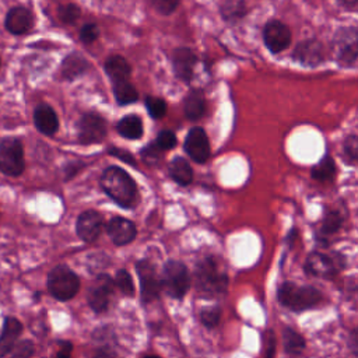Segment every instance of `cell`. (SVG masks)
Instances as JSON below:
<instances>
[{
  "label": "cell",
  "mask_w": 358,
  "mask_h": 358,
  "mask_svg": "<svg viewBox=\"0 0 358 358\" xmlns=\"http://www.w3.org/2000/svg\"><path fill=\"white\" fill-rule=\"evenodd\" d=\"M103 192L120 207L133 208L138 203V190L131 176L119 166H108L101 176Z\"/></svg>",
  "instance_id": "6da1fadb"
},
{
  "label": "cell",
  "mask_w": 358,
  "mask_h": 358,
  "mask_svg": "<svg viewBox=\"0 0 358 358\" xmlns=\"http://www.w3.org/2000/svg\"><path fill=\"white\" fill-rule=\"evenodd\" d=\"M145 106L148 109V113L154 117V119H161L165 112H166V103L162 98H157V96H151L148 95L145 98Z\"/></svg>",
  "instance_id": "836d02e7"
},
{
  "label": "cell",
  "mask_w": 358,
  "mask_h": 358,
  "mask_svg": "<svg viewBox=\"0 0 358 358\" xmlns=\"http://www.w3.org/2000/svg\"><path fill=\"white\" fill-rule=\"evenodd\" d=\"M343 7H345L350 11H355L358 6V0H337Z\"/></svg>",
  "instance_id": "ee69618b"
},
{
  "label": "cell",
  "mask_w": 358,
  "mask_h": 358,
  "mask_svg": "<svg viewBox=\"0 0 358 358\" xmlns=\"http://www.w3.org/2000/svg\"><path fill=\"white\" fill-rule=\"evenodd\" d=\"M106 136L105 119L94 112H88L81 116L78 122V141L81 144L101 143Z\"/></svg>",
  "instance_id": "30bf717a"
},
{
  "label": "cell",
  "mask_w": 358,
  "mask_h": 358,
  "mask_svg": "<svg viewBox=\"0 0 358 358\" xmlns=\"http://www.w3.org/2000/svg\"><path fill=\"white\" fill-rule=\"evenodd\" d=\"M200 320L201 323L211 329V327H215L221 319V309L220 306H207V308H203L200 310Z\"/></svg>",
  "instance_id": "d6a6232c"
},
{
  "label": "cell",
  "mask_w": 358,
  "mask_h": 358,
  "mask_svg": "<svg viewBox=\"0 0 358 358\" xmlns=\"http://www.w3.org/2000/svg\"><path fill=\"white\" fill-rule=\"evenodd\" d=\"M169 173L172 179L182 186H187L193 180V169L190 164L180 157H176L169 162Z\"/></svg>",
  "instance_id": "d4e9b609"
},
{
  "label": "cell",
  "mask_w": 358,
  "mask_h": 358,
  "mask_svg": "<svg viewBox=\"0 0 358 358\" xmlns=\"http://www.w3.org/2000/svg\"><path fill=\"white\" fill-rule=\"evenodd\" d=\"M24 147L15 137H6L0 141V172L7 176H18L24 172Z\"/></svg>",
  "instance_id": "8992f818"
},
{
  "label": "cell",
  "mask_w": 358,
  "mask_h": 358,
  "mask_svg": "<svg viewBox=\"0 0 358 358\" xmlns=\"http://www.w3.org/2000/svg\"><path fill=\"white\" fill-rule=\"evenodd\" d=\"M161 287L173 299H182L190 288V274L186 266L178 260H168L164 264Z\"/></svg>",
  "instance_id": "5b68a950"
},
{
  "label": "cell",
  "mask_w": 358,
  "mask_h": 358,
  "mask_svg": "<svg viewBox=\"0 0 358 358\" xmlns=\"http://www.w3.org/2000/svg\"><path fill=\"white\" fill-rule=\"evenodd\" d=\"M143 358H159V357H157V355H145Z\"/></svg>",
  "instance_id": "f6af8a7d"
},
{
  "label": "cell",
  "mask_w": 358,
  "mask_h": 358,
  "mask_svg": "<svg viewBox=\"0 0 358 358\" xmlns=\"http://www.w3.org/2000/svg\"><path fill=\"white\" fill-rule=\"evenodd\" d=\"M108 235L116 246H124L134 241L137 235L136 225L124 217H113L106 225Z\"/></svg>",
  "instance_id": "5bb4252c"
},
{
  "label": "cell",
  "mask_w": 358,
  "mask_h": 358,
  "mask_svg": "<svg viewBox=\"0 0 358 358\" xmlns=\"http://www.w3.org/2000/svg\"><path fill=\"white\" fill-rule=\"evenodd\" d=\"M305 271L317 278H331L337 271L334 260L320 252H312L306 257Z\"/></svg>",
  "instance_id": "2e32d148"
},
{
  "label": "cell",
  "mask_w": 358,
  "mask_h": 358,
  "mask_svg": "<svg viewBox=\"0 0 358 358\" xmlns=\"http://www.w3.org/2000/svg\"><path fill=\"white\" fill-rule=\"evenodd\" d=\"M59 350L55 355V358H71V351H73V345L70 341H60L59 343Z\"/></svg>",
  "instance_id": "60d3db41"
},
{
  "label": "cell",
  "mask_w": 358,
  "mask_h": 358,
  "mask_svg": "<svg viewBox=\"0 0 358 358\" xmlns=\"http://www.w3.org/2000/svg\"><path fill=\"white\" fill-rule=\"evenodd\" d=\"M155 144L161 150H171L176 145V136L171 130H162L155 138Z\"/></svg>",
  "instance_id": "8d00e7d4"
},
{
  "label": "cell",
  "mask_w": 358,
  "mask_h": 358,
  "mask_svg": "<svg viewBox=\"0 0 358 358\" xmlns=\"http://www.w3.org/2000/svg\"><path fill=\"white\" fill-rule=\"evenodd\" d=\"M196 55L189 48H179L173 52L172 66L175 76L183 81H190L193 77V69L196 66Z\"/></svg>",
  "instance_id": "ac0fdd59"
},
{
  "label": "cell",
  "mask_w": 358,
  "mask_h": 358,
  "mask_svg": "<svg viewBox=\"0 0 358 358\" xmlns=\"http://www.w3.org/2000/svg\"><path fill=\"white\" fill-rule=\"evenodd\" d=\"M337 62L344 67H355L358 56V34L354 27L341 28L334 36Z\"/></svg>",
  "instance_id": "52a82bcc"
},
{
  "label": "cell",
  "mask_w": 358,
  "mask_h": 358,
  "mask_svg": "<svg viewBox=\"0 0 358 358\" xmlns=\"http://www.w3.org/2000/svg\"><path fill=\"white\" fill-rule=\"evenodd\" d=\"M34 352H35V347L31 340L17 341L13 350L10 351L11 358H31Z\"/></svg>",
  "instance_id": "e575fe53"
},
{
  "label": "cell",
  "mask_w": 358,
  "mask_h": 358,
  "mask_svg": "<svg viewBox=\"0 0 358 358\" xmlns=\"http://www.w3.org/2000/svg\"><path fill=\"white\" fill-rule=\"evenodd\" d=\"M32 25H34V15L25 7H21V6L13 7L6 15L4 27L8 32L14 35L27 34L32 28Z\"/></svg>",
  "instance_id": "e0dca14e"
},
{
  "label": "cell",
  "mask_w": 358,
  "mask_h": 358,
  "mask_svg": "<svg viewBox=\"0 0 358 358\" xmlns=\"http://www.w3.org/2000/svg\"><path fill=\"white\" fill-rule=\"evenodd\" d=\"M113 285H116L124 296H129V298L134 296L133 277L126 268H120L116 271L115 278H113Z\"/></svg>",
  "instance_id": "f1b7e54d"
},
{
  "label": "cell",
  "mask_w": 358,
  "mask_h": 358,
  "mask_svg": "<svg viewBox=\"0 0 358 358\" xmlns=\"http://www.w3.org/2000/svg\"><path fill=\"white\" fill-rule=\"evenodd\" d=\"M35 127L45 136H52L59 129V119L56 112L48 103H41L34 112Z\"/></svg>",
  "instance_id": "ffe728a7"
},
{
  "label": "cell",
  "mask_w": 358,
  "mask_h": 358,
  "mask_svg": "<svg viewBox=\"0 0 358 358\" xmlns=\"http://www.w3.org/2000/svg\"><path fill=\"white\" fill-rule=\"evenodd\" d=\"M113 288H115L113 280L109 274H105V273L98 274L88 289L90 308L96 313L105 312L109 306L110 296L113 295Z\"/></svg>",
  "instance_id": "9c48e42d"
},
{
  "label": "cell",
  "mask_w": 358,
  "mask_h": 358,
  "mask_svg": "<svg viewBox=\"0 0 358 358\" xmlns=\"http://www.w3.org/2000/svg\"><path fill=\"white\" fill-rule=\"evenodd\" d=\"M81 11L80 7L70 3V4H64L59 7V18L64 22V24H74L78 17H80Z\"/></svg>",
  "instance_id": "d590c367"
},
{
  "label": "cell",
  "mask_w": 358,
  "mask_h": 358,
  "mask_svg": "<svg viewBox=\"0 0 358 358\" xmlns=\"http://www.w3.org/2000/svg\"><path fill=\"white\" fill-rule=\"evenodd\" d=\"M161 148H158V145L154 143V144H150L147 145L144 150H143V157L144 159L148 162V164H157L158 159L161 158Z\"/></svg>",
  "instance_id": "ab89813d"
},
{
  "label": "cell",
  "mask_w": 358,
  "mask_h": 358,
  "mask_svg": "<svg viewBox=\"0 0 358 358\" xmlns=\"http://www.w3.org/2000/svg\"><path fill=\"white\" fill-rule=\"evenodd\" d=\"M186 154L197 164H204L210 157V143L203 127H193L185 138Z\"/></svg>",
  "instance_id": "8fae6325"
},
{
  "label": "cell",
  "mask_w": 358,
  "mask_h": 358,
  "mask_svg": "<svg viewBox=\"0 0 358 358\" xmlns=\"http://www.w3.org/2000/svg\"><path fill=\"white\" fill-rule=\"evenodd\" d=\"M183 109H185V115L187 119H190V120L200 119L206 110V99H204L203 91L192 90L185 98Z\"/></svg>",
  "instance_id": "603a6c76"
},
{
  "label": "cell",
  "mask_w": 358,
  "mask_h": 358,
  "mask_svg": "<svg viewBox=\"0 0 358 358\" xmlns=\"http://www.w3.org/2000/svg\"><path fill=\"white\" fill-rule=\"evenodd\" d=\"M341 222H343V220H341V217L337 211L326 213L324 220H323L322 227H320V231H319V236H322V238L331 236L333 234H336L340 229Z\"/></svg>",
  "instance_id": "f546056e"
},
{
  "label": "cell",
  "mask_w": 358,
  "mask_h": 358,
  "mask_svg": "<svg viewBox=\"0 0 358 358\" xmlns=\"http://www.w3.org/2000/svg\"><path fill=\"white\" fill-rule=\"evenodd\" d=\"M88 62L78 53H70L62 63L60 74L64 80H76L88 70Z\"/></svg>",
  "instance_id": "44dd1931"
},
{
  "label": "cell",
  "mask_w": 358,
  "mask_h": 358,
  "mask_svg": "<svg viewBox=\"0 0 358 358\" xmlns=\"http://www.w3.org/2000/svg\"><path fill=\"white\" fill-rule=\"evenodd\" d=\"M113 94H115V98L119 105L131 103V102L137 101V98H138L137 90L129 80L113 83Z\"/></svg>",
  "instance_id": "4316f807"
},
{
  "label": "cell",
  "mask_w": 358,
  "mask_h": 358,
  "mask_svg": "<svg viewBox=\"0 0 358 358\" xmlns=\"http://www.w3.org/2000/svg\"><path fill=\"white\" fill-rule=\"evenodd\" d=\"M21 333H22V324L18 319L13 316L4 317L3 329L0 333V358H4L7 354H10V351L18 341V337L21 336Z\"/></svg>",
  "instance_id": "d6986e66"
},
{
  "label": "cell",
  "mask_w": 358,
  "mask_h": 358,
  "mask_svg": "<svg viewBox=\"0 0 358 358\" xmlns=\"http://www.w3.org/2000/svg\"><path fill=\"white\" fill-rule=\"evenodd\" d=\"M282 344L284 350L291 355H298L305 348V338L291 327H284L282 330Z\"/></svg>",
  "instance_id": "484cf974"
},
{
  "label": "cell",
  "mask_w": 358,
  "mask_h": 358,
  "mask_svg": "<svg viewBox=\"0 0 358 358\" xmlns=\"http://www.w3.org/2000/svg\"><path fill=\"white\" fill-rule=\"evenodd\" d=\"M105 71L112 80V83H117V81L129 80L131 69L123 56L113 55L108 57V60L105 62Z\"/></svg>",
  "instance_id": "7402d4cb"
},
{
  "label": "cell",
  "mask_w": 358,
  "mask_h": 358,
  "mask_svg": "<svg viewBox=\"0 0 358 358\" xmlns=\"http://www.w3.org/2000/svg\"><path fill=\"white\" fill-rule=\"evenodd\" d=\"M278 302L291 309L292 312H302L316 306L323 295L312 285H298L291 281H285L280 285L277 292Z\"/></svg>",
  "instance_id": "3957f363"
},
{
  "label": "cell",
  "mask_w": 358,
  "mask_h": 358,
  "mask_svg": "<svg viewBox=\"0 0 358 358\" xmlns=\"http://www.w3.org/2000/svg\"><path fill=\"white\" fill-rule=\"evenodd\" d=\"M292 57L295 62H298L303 66H308V67L317 66L324 59L323 45L316 39L303 41L295 48Z\"/></svg>",
  "instance_id": "9a60e30c"
},
{
  "label": "cell",
  "mask_w": 358,
  "mask_h": 358,
  "mask_svg": "<svg viewBox=\"0 0 358 358\" xmlns=\"http://www.w3.org/2000/svg\"><path fill=\"white\" fill-rule=\"evenodd\" d=\"M110 154H113L115 157H117V158H120V159H123L124 162H127V164H130V165H134L136 162H134V158L130 155V152H127L126 150H110Z\"/></svg>",
  "instance_id": "7bdbcfd3"
},
{
  "label": "cell",
  "mask_w": 358,
  "mask_h": 358,
  "mask_svg": "<svg viewBox=\"0 0 358 358\" xmlns=\"http://www.w3.org/2000/svg\"><path fill=\"white\" fill-rule=\"evenodd\" d=\"M151 1L154 8L162 15H168L173 13L179 4V0H151Z\"/></svg>",
  "instance_id": "f35d334b"
},
{
  "label": "cell",
  "mask_w": 358,
  "mask_h": 358,
  "mask_svg": "<svg viewBox=\"0 0 358 358\" xmlns=\"http://www.w3.org/2000/svg\"><path fill=\"white\" fill-rule=\"evenodd\" d=\"M336 175V165L334 161L326 155L323 157L313 168H312V178L319 182H327L331 180Z\"/></svg>",
  "instance_id": "83f0119b"
},
{
  "label": "cell",
  "mask_w": 358,
  "mask_h": 358,
  "mask_svg": "<svg viewBox=\"0 0 358 358\" xmlns=\"http://www.w3.org/2000/svg\"><path fill=\"white\" fill-rule=\"evenodd\" d=\"M92 358H122L116 351H113L110 347H101L95 351Z\"/></svg>",
  "instance_id": "b9f144b4"
},
{
  "label": "cell",
  "mask_w": 358,
  "mask_h": 358,
  "mask_svg": "<svg viewBox=\"0 0 358 358\" xmlns=\"http://www.w3.org/2000/svg\"><path fill=\"white\" fill-rule=\"evenodd\" d=\"M136 271L140 280V291L143 303H151L161 294V280L157 273V267L147 259H141L136 263Z\"/></svg>",
  "instance_id": "ba28073f"
},
{
  "label": "cell",
  "mask_w": 358,
  "mask_h": 358,
  "mask_svg": "<svg viewBox=\"0 0 358 358\" xmlns=\"http://www.w3.org/2000/svg\"><path fill=\"white\" fill-rule=\"evenodd\" d=\"M102 215L95 210L83 211L76 222V232L78 238L87 243L94 242L102 231Z\"/></svg>",
  "instance_id": "4fadbf2b"
},
{
  "label": "cell",
  "mask_w": 358,
  "mask_h": 358,
  "mask_svg": "<svg viewBox=\"0 0 358 358\" xmlns=\"http://www.w3.org/2000/svg\"><path fill=\"white\" fill-rule=\"evenodd\" d=\"M48 289L53 298L69 301L78 292L80 278L69 266L57 264L48 274Z\"/></svg>",
  "instance_id": "277c9868"
},
{
  "label": "cell",
  "mask_w": 358,
  "mask_h": 358,
  "mask_svg": "<svg viewBox=\"0 0 358 358\" xmlns=\"http://www.w3.org/2000/svg\"><path fill=\"white\" fill-rule=\"evenodd\" d=\"M117 131L129 140H137L143 136V122L137 115H126L117 122Z\"/></svg>",
  "instance_id": "cb8c5ba5"
},
{
  "label": "cell",
  "mask_w": 358,
  "mask_h": 358,
  "mask_svg": "<svg viewBox=\"0 0 358 358\" xmlns=\"http://www.w3.org/2000/svg\"><path fill=\"white\" fill-rule=\"evenodd\" d=\"M245 4L242 0H232V1H227L222 4L221 7V13H222V18L225 20H238L242 18L245 15Z\"/></svg>",
  "instance_id": "4dcf8cb0"
},
{
  "label": "cell",
  "mask_w": 358,
  "mask_h": 358,
  "mask_svg": "<svg viewBox=\"0 0 358 358\" xmlns=\"http://www.w3.org/2000/svg\"><path fill=\"white\" fill-rule=\"evenodd\" d=\"M263 39L271 53H280L285 50L291 43L289 28L280 21H270L263 29Z\"/></svg>",
  "instance_id": "7c38bea8"
},
{
  "label": "cell",
  "mask_w": 358,
  "mask_h": 358,
  "mask_svg": "<svg viewBox=\"0 0 358 358\" xmlns=\"http://www.w3.org/2000/svg\"><path fill=\"white\" fill-rule=\"evenodd\" d=\"M99 35V29L95 24H85L83 25V28L80 29V39L84 42V43H92L96 41Z\"/></svg>",
  "instance_id": "74e56055"
},
{
  "label": "cell",
  "mask_w": 358,
  "mask_h": 358,
  "mask_svg": "<svg viewBox=\"0 0 358 358\" xmlns=\"http://www.w3.org/2000/svg\"><path fill=\"white\" fill-rule=\"evenodd\" d=\"M197 291L204 296L224 294L228 287V274L225 268L213 256L200 259L194 268Z\"/></svg>",
  "instance_id": "7a4b0ae2"
},
{
  "label": "cell",
  "mask_w": 358,
  "mask_h": 358,
  "mask_svg": "<svg viewBox=\"0 0 358 358\" xmlns=\"http://www.w3.org/2000/svg\"><path fill=\"white\" fill-rule=\"evenodd\" d=\"M343 152L347 164L355 165L358 158V137L355 134H350L343 144Z\"/></svg>",
  "instance_id": "1f68e13d"
}]
</instances>
